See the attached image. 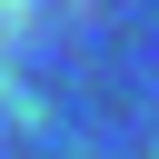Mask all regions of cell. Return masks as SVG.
<instances>
[{"label": "cell", "instance_id": "obj_1", "mask_svg": "<svg viewBox=\"0 0 159 159\" xmlns=\"http://www.w3.org/2000/svg\"><path fill=\"white\" fill-rule=\"evenodd\" d=\"M10 30H20V0H0V60H10Z\"/></svg>", "mask_w": 159, "mask_h": 159}]
</instances>
